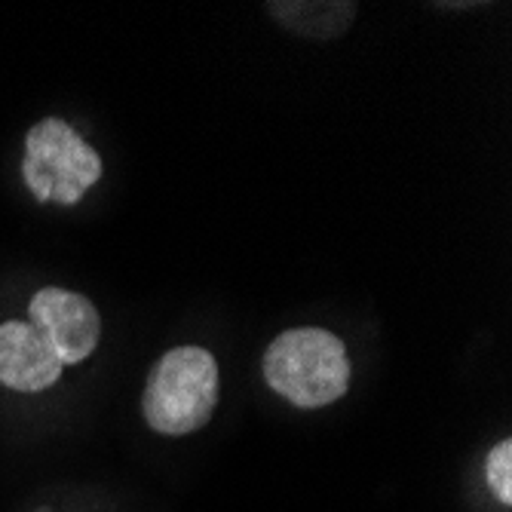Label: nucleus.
Returning <instances> with one entry per match:
<instances>
[{
    "label": "nucleus",
    "instance_id": "f257e3e1",
    "mask_svg": "<svg viewBox=\"0 0 512 512\" xmlns=\"http://www.w3.org/2000/svg\"><path fill=\"white\" fill-rule=\"evenodd\" d=\"M264 381L295 408H325L347 396L353 365L344 341L316 325L276 335L261 362Z\"/></svg>",
    "mask_w": 512,
    "mask_h": 512
},
{
    "label": "nucleus",
    "instance_id": "f03ea898",
    "mask_svg": "<svg viewBox=\"0 0 512 512\" xmlns=\"http://www.w3.org/2000/svg\"><path fill=\"white\" fill-rule=\"evenodd\" d=\"M218 362L203 347L166 350L148 375L142 411L160 436H188L206 427L218 405Z\"/></svg>",
    "mask_w": 512,
    "mask_h": 512
},
{
    "label": "nucleus",
    "instance_id": "7ed1b4c3",
    "mask_svg": "<svg viewBox=\"0 0 512 512\" xmlns=\"http://www.w3.org/2000/svg\"><path fill=\"white\" fill-rule=\"evenodd\" d=\"M102 157L86 145L62 117H46L25 132L22 178L37 203L77 206L96 181H102Z\"/></svg>",
    "mask_w": 512,
    "mask_h": 512
},
{
    "label": "nucleus",
    "instance_id": "20e7f679",
    "mask_svg": "<svg viewBox=\"0 0 512 512\" xmlns=\"http://www.w3.org/2000/svg\"><path fill=\"white\" fill-rule=\"evenodd\" d=\"M28 325L53 347L62 365H77L96 353L102 341V316L86 295L59 286L40 289L28 304Z\"/></svg>",
    "mask_w": 512,
    "mask_h": 512
},
{
    "label": "nucleus",
    "instance_id": "39448f33",
    "mask_svg": "<svg viewBox=\"0 0 512 512\" xmlns=\"http://www.w3.org/2000/svg\"><path fill=\"white\" fill-rule=\"evenodd\" d=\"M62 362L53 347L28 322L0 325V384L16 393H43L62 378Z\"/></svg>",
    "mask_w": 512,
    "mask_h": 512
},
{
    "label": "nucleus",
    "instance_id": "423d86ee",
    "mask_svg": "<svg viewBox=\"0 0 512 512\" xmlns=\"http://www.w3.org/2000/svg\"><path fill=\"white\" fill-rule=\"evenodd\" d=\"M267 10L279 25L301 37L335 40L353 25L359 7L353 0H273Z\"/></svg>",
    "mask_w": 512,
    "mask_h": 512
},
{
    "label": "nucleus",
    "instance_id": "0eeeda50",
    "mask_svg": "<svg viewBox=\"0 0 512 512\" xmlns=\"http://www.w3.org/2000/svg\"><path fill=\"white\" fill-rule=\"evenodd\" d=\"M485 479H488V488L494 491V497L503 506H509L512 503V439H503L488 451Z\"/></svg>",
    "mask_w": 512,
    "mask_h": 512
}]
</instances>
